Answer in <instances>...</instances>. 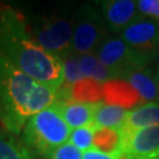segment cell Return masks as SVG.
I'll use <instances>...</instances> for the list:
<instances>
[{
	"label": "cell",
	"mask_w": 159,
	"mask_h": 159,
	"mask_svg": "<svg viewBox=\"0 0 159 159\" xmlns=\"http://www.w3.org/2000/svg\"><path fill=\"white\" fill-rule=\"evenodd\" d=\"M0 57L38 83L54 87L63 84V60L37 44L21 12L2 4H0Z\"/></svg>",
	"instance_id": "6da1fadb"
},
{
	"label": "cell",
	"mask_w": 159,
	"mask_h": 159,
	"mask_svg": "<svg viewBox=\"0 0 159 159\" xmlns=\"http://www.w3.org/2000/svg\"><path fill=\"white\" fill-rule=\"evenodd\" d=\"M58 102V87L41 84L0 57V124L23 132L29 119Z\"/></svg>",
	"instance_id": "7a4b0ae2"
},
{
	"label": "cell",
	"mask_w": 159,
	"mask_h": 159,
	"mask_svg": "<svg viewBox=\"0 0 159 159\" xmlns=\"http://www.w3.org/2000/svg\"><path fill=\"white\" fill-rule=\"evenodd\" d=\"M71 132V127L65 123L54 104L30 118L23 130L20 144L32 159H44L67 143Z\"/></svg>",
	"instance_id": "3957f363"
},
{
	"label": "cell",
	"mask_w": 159,
	"mask_h": 159,
	"mask_svg": "<svg viewBox=\"0 0 159 159\" xmlns=\"http://www.w3.org/2000/svg\"><path fill=\"white\" fill-rule=\"evenodd\" d=\"M75 13L66 10L40 13L27 19L32 38L44 50L60 59L72 53V40Z\"/></svg>",
	"instance_id": "277c9868"
},
{
	"label": "cell",
	"mask_w": 159,
	"mask_h": 159,
	"mask_svg": "<svg viewBox=\"0 0 159 159\" xmlns=\"http://www.w3.org/2000/svg\"><path fill=\"white\" fill-rule=\"evenodd\" d=\"M107 26L100 10L92 4H83L75 12L72 53L96 54L108 38Z\"/></svg>",
	"instance_id": "5b68a950"
},
{
	"label": "cell",
	"mask_w": 159,
	"mask_h": 159,
	"mask_svg": "<svg viewBox=\"0 0 159 159\" xmlns=\"http://www.w3.org/2000/svg\"><path fill=\"white\" fill-rule=\"evenodd\" d=\"M108 70L112 79H124L127 74L151 66L154 59L127 46L119 37H108L96 53Z\"/></svg>",
	"instance_id": "8992f818"
},
{
	"label": "cell",
	"mask_w": 159,
	"mask_h": 159,
	"mask_svg": "<svg viewBox=\"0 0 159 159\" xmlns=\"http://www.w3.org/2000/svg\"><path fill=\"white\" fill-rule=\"evenodd\" d=\"M119 38L131 48L154 59L159 50V20L140 14L120 32Z\"/></svg>",
	"instance_id": "52a82bcc"
},
{
	"label": "cell",
	"mask_w": 159,
	"mask_h": 159,
	"mask_svg": "<svg viewBox=\"0 0 159 159\" xmlns=\"http://www.w3.org/2000/svg\"><path fill=\"white\" fill-rule=\"evenodd\" d=\"M120 159H159V125L121 133Z\"/></svg>",
	"instance_id": "ba28073f"
},
{
	"label": "cell",
	"mask_w": 159,
	"mask_h": 159,
	"mask_svg": "<svg viewBox=\"0 0 159 159\" xmlns=\"http://www.w3.org/2000/svg\"><path fill=\"white\" fill-rule=\"evenodd\" d=\"M99 4L107 30L112 33H120L140 16L137 8V1L106 0Z\"/></svg>",
	"instance_id": "9c48e42d"
},
{
	"label": "cell",
	"mask_w": 159,
	"mask_h": 159,
	"mask_svg": "<svg viewBox=\"0 0 159 159\" xmlns=\"http://www.w3.org/2000/svg\"><path fill=\"white\" fill-rule=\"evenodd\" d=\"M102 102L127 110L144 104L140 94L126 80L112 79L102 84Z\"/></svg>",
	"instance_id": "30bf717a"
},
{
	"label": "cell",
	"mask_w": 159,
	"mask_h": 159,
	"mask_svg": "<svg viewBox=\"0 0 159 159\" xmlns=\"http://www.w3.org/2000/svg\"><path fill=\"white\" fill-rule=\"evenodd\" d=\"M102 102H96V104H86V102H57L56 106L60 116L65 120V123L71 129H79V127L92 125L94 116Z\"/></svg>",
	"instance_id": "8fae6325"
},
{
	"label": "cell",
	"mask_w": 159,
	"mask_h": 159,
	"mask_svg": "<svg viewBox=\"0 0 159 159\" xmlns=\"http://www.w3.org/2000/svg\"><path fill=\"white\" fill-rule=\"evenodd\" d=\"M159 125V102H144L132 111H129L121 133H130L145 127Z\"/></svg>",
	"instance_id": "7c38bea8"
},
{
	"label": "cell",
	"mask_w": 159,
	"mask_h": 159,
	"mask_svg": "<svg viewBox=\"0 0 159 159\" xmlns=\"http://www.w3.org/2000/svg\"><path fill=\"white\" fill-rule=\"evenodd\" d=\"M123 80H126L133 86L144 102H152L158 99V80L156 67L148 66L139 71L127 74Z\"/></svg>",
	"instance_id": "4fadbf2b"
},
{
	"label": "cell",
	"mask_w": 159,
	"mask_h": 159,
	"mask_svg": "<svg viewBox=\"0 0 159 159\" xmlns=\"http://www.w3.org/2000/svg\"><path fill=\"white\" fill-rule=\"evenodd\" d=\"M70 102L96 104L102 102V84L92 78H84L70 89Z\"/></svg>",
	"instance_id": "5bb4252c"
},
{
	"label": "cell",
	"mask_w": 159,
	"mask_h": 159,
	"mask_svg": "<svg viewBox=\"0 0 159 159\" xmlns=\"http://www.w3.org/2000/svg\"><path fill=\"white\" fill-rule=\"evenodd\" d=\"M127 114L129 110L112 105H106L105 102H102L94 116L92 126L94 129L106 127V129L120 130L125 123Z\"/></svg>",
	"instance_id": "9a60e30c"
},
{
	"label": "cell",
	"mask_w": 159,
	"mask_h": 159,
	"mask_svg": "<svg viewBox=\"0 0 159 159\" xmlns=\"http://www.w3.org/2000/svg\"><path fill=\"white\" fill-rule=\"evenodd\" d=\"M93 148L107 154L121 156L123 136L117 129H96L93 136Z\"/></svg>",
	"instance_id": "2e32d148"
},
{
	"label": "cell",
	"mask_w": 159,
	"mask_h": 159,
	"mask_svg": "<svg viewBox=\"0 0 159 159\" xmlns=\"http://www.w3.org/2000/svg\"><path fill=\"white\" fill-rule=\"evenodd\" d=\"M0 159H32L21 144L0 132Z\"/></svg>",
	"instance_id": "e0dca14e"
},
{
	"label": "cell",
	"mask_w": 159,
	"mask_h": 159,
	"mask_svg": "<svg viewBox=\"0 0 159 159\" xmlns=\"http://www.w3.org/2000/svg\"><path fill=\"white\" fill-rule=\"evenodd\" d=\"M96 129L92 125L74 129L68 138V142L74 148L80 150L81 152H86L93 148V136Z\"/></svg>",
	"instance_id": "ac0fdd59"
},
{
	"label": "cell",
	"mask_w": 159,
	"mask_h": 159,
	"mask_svg": "<svg viewBox=\"0 0 159 159\" xmlns=\"http://www.w3.org/2000/svg\"><path fill=\"white\" fill-rule=\"evenodd\" d=\"M83 152L71 145L70 143H65L60 145L54 151H52L46 158L44 159H81Z\"/></svg>",
	"instance_id": "d6986e66"
},
{
	"label": "cell",
	"mask_w": 159,
	"mask_h": 159,
	"mask_svg": "<svg viewBox=\"0 0 159 159\" xmlns=\"http://www.w3.org/2000/svg\"><path fill=\"white\" fill-rule=\"evenodd\" d=\"M137 8L144 17L159 20V0H139L137 1Z\"/></svg>",
	"instance_id": "ffe728a7"
},
{
	"label": "cell",
	"mask_w": 159,
	"mask_h": 159,
	"mask_svg": "<svg viewBox=\"0 0 159 159\" xmlns=\"http://www.w3.org/2000/svg\"><path fill=\"white\" fill-rule=\"evenodd\" d=\"M99 59L97 58L96 54H84L79 56V66L80 71L85 78H91L92 73L94 72L97 67V64Z\"/></svg>",
	"instance_id": "44dd1931"
},
{
	"label": "cell",
	"mask_w": 159,
	"mask_h": 159,
	"mask_svg": "<svg viewBox=\"0 0 159 159\" xmlns=\"http://www.w3.org/2000/svg\"><path fill=\"white\" fill-rule=\"evenodd\" d=\"M120 157L121 156H118V154H107L100 152L96 148H92L90 151L84 152L81 159H120Z\"/></svg>",
	"instance_id": "7402d4cb"
},
{
	"label": "cell",
	"mask_w": 159,
	"mask_h": 159,
	"mask_svg": "<svg viewBox=\"0 0 159 159\" xmlns=\"http://www.w3.org/2000/svg\"><path fill=\"white\" fill-rule=\"evenodd\" d=\"M154 61H156V70L159 73V50L157 52V54H156V57H154Z\"/></svg>",
	"instance_id": "603a6c76"
},
{
	"label": "cell",
	"mask_w": 159,
	"mask_h": 159,
	"mask_svg": "<svg viewBox=\"0 0 159 159\" xmlns=\"http://www.w3.org/2000/svg\"><path fill=\"white\" fill-rule=\"evenodd\" d=\"M157 80H158V100H159V73L157 72Z\"/></svg>",
	"instance_id": "cb8c5ba5"
}]
</instances>
